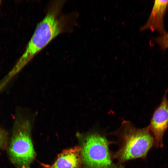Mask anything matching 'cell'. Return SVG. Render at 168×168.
Instances as JSON below:
<instances>
[{"label": "cell", "instance_id": "cell-1", "mask_svg": "<svg viewBox=\"0 0 168 168\" xmlns=\"http://www.w3.org/2000/svg\"><path fill=\"white\" fill-rule=\"evenodd\" d=\"M65 3L64 0L50 3L44 17L37 25L24 52L9 72L11 76L18 73L56 37L72 27L75 15L62 13Z\"/></svg>", "mask_w": 168, "mask_h": 168}, {"label": "cell", "instance_id": "cell-2", "mask_svg": "<svg viewBox=\"0 0 168 168\" xmlns=\"http://www.w3.org/2000/svg\"><path fill=\"white\" fill-rule=\"evenodd\" d=\"M119 132L120 144L114 157L120 162L145 158L154 145V138L148 126L138 128L129 122L124 121Z\"/></svg>", "mask_w": 168, "mask_h": 168}, {"label": "cell", "instance_id": "cell-3", "mask_svg": "<svg viewBox=\"0 0 168 168\" xmlns=\"http://www.w3.org/2000/svg\"><path fill=\"white\" fill-rule=\"evenodd\" d=\"M31 129L27 119L19 118L16 120L8 153L11 162L18 168H30L35 157Z\"/></svg>", "mask_w": 168, "mask_h": 168}, {"label": "cell", "instance_id": "cell-4", "mask_svg": "<svg viewBox=\"0 0 168 168\" xmlns=\"http://www.w3.org/2000/svg\"><path fill=\"white\" fill-rule=\"evenodd\" d=\"M83 137L80 147L84 168H124L112 161L109 142L105 137L92 133Z\"/></svg>", "mask_w": 168, "mask_h": 168}, {"label": "cell", "instance_id": "cell-5", "mask_svg": "<svg viewBox=\"0 0 168 168\" xmlns=\"http://www.w3.org/2000/svg\"><path fill=\"white\" fill-rule=\"evenodd\" d=\"M168 87L160 105L155 108L148 126L154 138V145L157 148L163 147V135L168 128Z\"/></svg>", "mask_w": 168, "mask_h": 168}, {"label": "cell", "instance_id": "cell-6", "mask_svg": "<svg viewBox=\"0 0 168 168\" xmlns=\"http://www.w3.org/2000/svg\"><path fill=\"white\" fill-rule=\"evenodd\" d=\"M168 9V0H155L150 16L141 30L156 31L161 35L166 31L164 25V16Z\"/></svg>", "mask_w": 168, "mask_h": 168}, {"label": "cell", "instance_id": "cell-7", "mask_svg": "<svg viewBox=\"0 0 168 168\" xmlns=\"http://www.w3.org/2000/svg\"><path fill=\"white\" fill-rule=\"evenodd\" d=\"M42 165L44 168H80L82 166L81 147L76 146L64 150L52 165Z\"/></svg>", "mask_w": 168, "mask_h": 168}, {"label": "cell", "instance_id": "cell-8", "mask_svg": "<svg viewBox=\"0 0 168 168\" xmlns=\"http://www.w3.org/2000/svg\"><path fill=\"white\" fill-rule=\"evenodd\" d=\"M155 41L163 50L168 49V32H166L155 38Z\"/></svg>", "mask_w": 168, "mask_h": 168}, {"label": "cell", "instance_id": "cell-9", "mask_svg": "<svg viewBox=\"0 0 168 168\" xmlns=\"http://www.w3.org/2000/svg\"><path fill=\"white\" fill-rule=\"evenodd\" d=\"M7 142V134L5 132L0 128V148H4L6 146Z\"/></svg>", "mask_w": 168, "mask_h": 168}, {"label": "cell", "instance_id": "cell-10", "mask_svg": "<svg viewBox=\"0 0 168 168\" xmlns=\"http://www.w3.org/2000/svg\"><path fill=\"white\" fill-rule=\"evenodd\" d=\"M4 82L2 80L0 82V91L5 86Z\"/></svg>", "mask_w": 168, "mask_h": 168}, {"label": "cell", "instance_id": "cell-11", "mask_svg": "<svg viewBox=\"0 0 168 168\" xmlns=\"http://www.w3.org/2000/svg\"><path fill=\"white\" fill-rule=\"evenodd\" d=\"M0 1H1L0 0Z\"/></svg>", "mask_w": 168, "mask_h": 168}]
</instances>
